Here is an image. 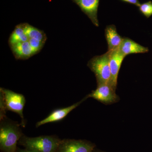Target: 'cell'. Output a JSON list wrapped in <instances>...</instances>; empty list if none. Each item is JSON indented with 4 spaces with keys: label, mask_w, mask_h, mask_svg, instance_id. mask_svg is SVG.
Here are the masks:
<instances>
[{
    "label": "cell",
    "mask_w": 152,
    "mask_h": 152,
    "mask_svg": "<svg viewBox=\"0 0 152 152\" xmlns=\"http://www.w3.org/2000/svg\"><path fill=\"white\" fill-rule=\"evenodd\" d=\"M88 98H89L88 95H87L84 98H83L81 100L73 104L72 105L66 107L56 109L52 111L46 118L42 120V121L38 122L36 124V128L39 127L41 126L48 123L57 122L62 121L71 112L80 106L81 104L86 101Z\"/></svg>",
    "instance_id": "7"
},
{
    "label": "cell",
    "mask_w": 152,
    "mask_h": 152,
    "mask_svg": "<svg viewBox=\"0 0 152 152\" xmlns=\"http://www.w3.org/2000/svg\"><path fill=\"white\" fill-rule=\"evenodd\" d=\"M115 91V89L109 84H102L98 85L96 89L88 95L89 98H93L104 104H112L120 99Z\"/></svg>",
    "instance_id": "6"
},
{
    "label": "cell",
    "mask_w": 152,
    "mask_h": 152,
    "mask_svg": "<svg viewBox=\"0 0 152 152\" xmlns=\"http://www.w3.org/2000/svg\"><path fill=\"white\" fill-rule=\"evenodd\" d=\"M140 11L144 16L149 18L152 15V2L151 1L142 4L139 7Z\"/></svg>",
    "instance_id": "15"
},
{
    "label": "cell",
    "mask_w": 152,
    "mask_h": 152,
    "mask_svg": "<svg viewBox=\"0 0 152 152\" xmlns=\"http://www.w3.org/2000/svg\"><path fill=\"white\" fill-rule=\"evenodd\" d=\"M25 32L29 39H33L45 43L47 37L43 31L25 23Z\"/></svg>",
    "instance_id": "14"
},
{
    "label": "cell",
    "mask_w": 152,
    "mask_h": 152,
    "mask_svg": "<svg viewBox=\"0 0 152 152\" xmlns=\"http://www.w3.org/2000/svg\"><path fill=\"white\" fill-rule=\"evenodd\" d=\"M119 51L123 55L126 56L132 54L145 53L149 51V49L129 38H123L122 42L118 48Z\"/></svg>",
    "instance_id": "10"
},
{
    "label": "cell",
    "mask_w": 152,
    "mask_h": 152,
    "mask_svg": "<svg viewBox=\"0 0 152 152\" xmlns=\"http://www.w3.org/2000/svg\"><path fill=\"white\" fill-rule=\"evenodd\" d=\"M122 1L126 2L135 5L137 6V7H140L141 5L139 0H122Z\"/></svg>",
    "instance_id": "17"
},
{
    "label": "cell",
    "mask_w": 152,
    "mask_h": 152,
    "mask_svg": "<svg viewBox=\"0 0 152 152\" xmlns=\"http://www.w3.org/2000/svg\"><path fill=\"white\" fill-rule=\"evenodd\" d=\"M110 51L101 56H96L88 62L87 66L94 73L96 79L97 84L110 83L111 72L110 61Z\"/></svg>",
    "instance_id": "3"
},
{
    "label": "cell",
    "mask_w": 152,
    "mask_h": 152,
    "mask_svg": "<svg viewBox=\"0 0 152 152\" xmlns=\"http://www.w3.org/2000/svg\"><path fill=\"white\" fill-rule=\"evenodd\" d=\"M16 152H37L34 151H31V150L27 149H22L21 148H19L18 147Z\"/></svg>",
    "instance_id": "18"
},
{
    "label": "cell",
    "mask_w": 152,
    "mask_h": 152,
    "mask_svg": "<svg viewBox=\"0 0 152 152\" xmlns=\"http://www.w3.org/2000/svg\"><path fill=\"white\" fill-rule=\"evenodd\" d=\"M79 6L82 12L84 13L91 21L93 24L99 27L98 9L99 0H72Z\"/></svg>",
    "instance_id": "8"
},
{
    "label": "cell",
    "mask_w": 152,
    "mask_h": 152,
    "mask_svg": "<svg viewBox=\"0 0 152 152\" xmlns=\"http://www.w3.org/2000/svg\"><path fill=\"white\" fill-rule=\"evenodd\" d=\"M92 152H106L104 151H101V150L97 149L95 148L93 151Z\"/></svg>",
    "instance_id": "19"
},
{
    "label": "cell",
    "mask_w": 152,
    "mask_h": 152,
    "mask_svg": "<svg viewBox=\"0 0 152 152\" xmlns=\"http://www.w3.org/2000/svg\"><path fill=\"white\" fill-rule=\"evenodd\" d=\"M15 58L17 60H27L36 54L28 41L10 47Z\"/></svg>",
    "instance_id": "11"
},
{
    "label": "cell",
    "mask_w": 152,
    "mask_h": 152,
    "mask_svg": "<svg viewBox=\"0 0 152 152\" xmlns=\"http://www.w3.org/2000/svg\"><path fill=\"white\" fill-rule=\"evenodd\" d=\"M0 94L2 95L7 110L18 114L21 119V125L25 128L26 121L23 113L26 103L24 96L3 88H0Z\"/></svg>",
    "instance_id": "4"
},
{
    "label": "cell",
    "mask_w": 152,
    "mask_h": 152,
    "mask_svg": "<svg viewBox=\"0 0 152 152\" xmlns=\"http://www.w3.org/2000/svg\"><path fill=\"white\" fill-rule=\"evenodd\" d=\"M125 57L119 51L118 49L111 51L110 65L111 72V79L110 85L115 89L118 85L119 72Z\"/></svg>",
    "instance_id": "9"
},
{
    "label": "cell",
    "mask_w": 152,
    "mask_h": 152,
    "mask_svg": "<svg viewBox=\"0 0 152 152\" xmlns=\"http://www.w3.org/2000/svg\"><path fill=\"white\" fill-rule=\"evenodd\" d=\"M96 147L86 140L64 139L61 140L57 152H92Z\"/></svg>",
    "instance_id": "5"
},
{
    "label": "cell",
    "mask_w": 152,
    "mask_h": 152,
    "mask_svg": "<svg viewBox=\"0 0 152 152\" xmlns=\"http://www.w3.org/2000/svg\"><path fill=\"white\" fill-rule=\"evenodd\" d=\"M61 140L56 135L31 137L23 134L19 140L18 145L37 152H57Z\"/></svg>",
    "instance_id": "2"
},
{
    "label": "cell",
    "mask_w": 152,
    "mask_h": 152,
    "mask_svg": "<svg viewBox=\"0 0 152 152\" xmlns=\"http://www.w3.org/2000/svg\"><path fill=\"white\" fill-rule=\"evenodd\" d=\"M105 36L108 46V51H113L118 49L122 42L123 38L117 31L115 26L109 25L105 29Z\"/></svg>",
    "instance_id": "12"
},
{
    "label": "cell",
    "mask_w": 152,
    "mask_h": 152,
    "mask_svg": "<svg viewBox=\"0 0 152 152\" xmlns=\"http://www.w3.org/2000/svg\"><path fill=\"white\" fill-rule=\"evenodd\" d=\"M25 23L17 25L11 34L8 43L10 47L20 42L28 41L29 38L25 32Z\"/></svg>",
    "instance_id": "13"
},
{
    "label": "cell",
    "mask_w": 152,
    "mask_h": 152,
    "mask_svg": "<svg viewBox=\"0 0 152 152\" xmlns=\"http://www.w3.org/2000/svg\"><path fill=\"white\" fill-rule=\"evenodd\" d=\"M28 42L36 54L40 51L45 44V43L33 39H29Z\"/></svg>",
    "instance_id": "16"
},
{
    "label": "cell",
    "mask_w": 152,
    "mask_h": 152,
    "mask_svg": "<svg viewBox=\"0 0 152 152\" xmlns=\"http://www.w3.org/2000/svg\"><path fill=\"white\" fill-rule=\"evenodd\" d=\"M21 124L6 117L0 120V150L16 152L19 140L24 134Z\"/></svg>",
    "instance_id": "1"
}]
</instances>
